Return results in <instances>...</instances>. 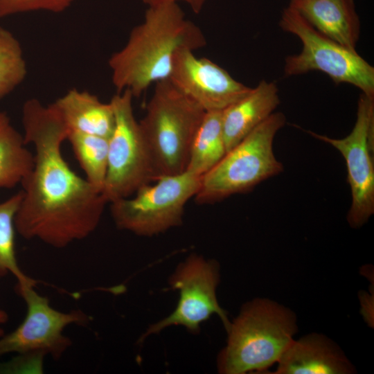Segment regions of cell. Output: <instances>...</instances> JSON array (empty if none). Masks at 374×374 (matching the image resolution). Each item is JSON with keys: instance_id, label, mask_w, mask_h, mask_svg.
<instances>
[{"instance_id": "obj_1", "label": "cell", "mask_w": 374, "mask_h": 374, "mask_svg": "<svg viewBox=\"0 0 374 374\" xmlns=\"http://www.w3.org/2000/svg\"><path fill=\"white\" fill-rule=\"evenodd\" d=\"M21 114L23 136L34 152L33 168L21 183L16 230L25 239L64 248L95 231L108 202L64 158L68 130L52 104L30 98Z\"/></svg>"}, {"instance_id": "obj_2", "label": "cell", "mask_w": 374, "mask_h": 374, "mask_svg": "<svg viewBox=\"0 0 374 374\" xmlns=\"http://www.w3.org/2000/svg\"><path fill=\"white\" fill-rule=\"evenodd\" d=\"M206 44L202 30L186 19L177 3L148 6L143 22L108 60L116 93L128 90L140 97L152 84L169 78L179 51H194Z\"/></svg>"}, {"instance_id": "obj_3", "label": "cell", "mask_w": 374, "mask_h": 374, "mask_svg": "<svg viewBox=\"0 0 374 374\" xmlns=\"http://www.w3.org/2000/svg\"><path fill=\"white\" fill-rule=\"evenodd\" d=\"M297 331L294 312L268 299L245 304L228 329L217 360L224 374L263 373L278 362Z\"/></svg>"}, {"instance_id": "obj_4", "label": "cell", "mask_w": 374, "mask_h": 374, "mask_svg": "<svg viewBox=\"0 0 374 374\" xmlns=\"http://www.w3.org/2000/svg\"><path fill=\"white\" fill-rule=\"evenodd\" d=\"M205 114L169 79L155 83L145 114L139 122L157 179L186 170L193 139Z\"/></svg>"}, {"instance_id": "obj_5", "label": "cell", "mask_w": 374, "mask_h": 374, "mask_svg": "<svg viewBox=\"0 0 374 374\" xmlns=\"http://www.w3.org/2000/svg\"><path fill=\"white\" fill-rule=\"evenodd\" d=\"M282 112H274L256 127L201 178L195 196L199 204L220 201L244 193L280 174L283 166L275 157L273 143L285 125Z\"/></svg>"}, {"instance_id": "obj_6", "label": "cell", "mask_w": 374, "mask_h": 374, "mask_svg": "<svg viewBox=\"0 0 374 374\" xmlns=\"http://www.w3.org/2000/svg\"><path fill=\"white\" fill-rule=\"evenodd\" d=\"M279 26L296 35L303 45L300 53L285 58V76L319 71L336 84H350L362 93L374 96V67L356 51L320 33L290 6L283 10Z\"/></svg>"}, {"instance_id": "obj_7", "label": "cell", "mask_w": 374, "mask_h": 374, "mask_svg": "<svg viewBox=\"0 0 374 374\" xmlns=\"http://www.w3.org/2000/svg\"><path fill=\"white\" fill-rule=\"evenodd\" d=\"M202 177L188 171L159 177L132 196L109 204L116 226L143 236L163 233L181 224L187 202L197 194Z\"/></svg>"}, {"instance_id": "obj_8", "label": "cell", "mask_w": 374, "mask_h": 374, "mask_svg": "<svg viewBox=\"0 0 374 374\" xmlns=\"http://www.w3.org/2000/svg\"><path fill=\"white\" fill-rule=\"evenodd\" d=\"M133 98L125 90L110 100L115 123L108 139L107 170L102 190L108 204L132 196L157 179L148 146L134 116Z\"/></svg>"}, {"instance_id": "obj_9", "label": "cell", "mask_w": 374, "mask_h": 374, "mask_svg": "<svg viewBox=\"0 0 374 374\" xmlns=\"http://www.w3.org/2000/svg\"><path fill=\"white\" fill-rule=\"evenodd\" d=\"M36 282L17 283V293L24 300L27 312L21 324L0 337V356L15 353L21 357L59 359L71 346L64 329L73 323L85 324L90 319L81 310L62 312L53 308L46 297L34 289Z\"/></svg>"}, {"instance_id": "obj_10", "label": "cell", "mask_w": 374, "mask_h": 374, "mask_svg": "<svg viewBox=\"0 0 374 374\" xmlns=\"http://www.w3.org/2000/svg\"><path fill=\"white\" fill-rule=\"evenodd\" d=\"M307 132L333 146L344 157L352 196L347 220L351 227H361L374 213V96L360 94L356 121L346 136L333 139Z\"/></svg>"}, {"instance_id": "obj_11", "label": "cell", "mask_w": 374, "mask_h": 374, "mask_svg": "<svg viewBox=\"0 0 374 374\" xmlns=\"http://www.w3.org/2000/svg\"><path fill=\"white\" fill-rule=\"evenodd\" d=\"M219 271L216 261L197 255H192L181 262L169 281L172 289L179 291L176 309L166 318L150 326L141 340L171 326H181L191 333H198L200 324L213 314L218 315L227 331L231 322L216 296Z\"/></svg>"}, {"instance_id": "obj_12", "label": "cell", "mask_w": 374, "mask_h": 374, "mask_svg": "<svg viewBox=\"0 0 374 374\" xmlns=\"http://www.w3.org/2000/svg\"><path fill=\"white\" fill-rule=\"evenodd\" d=\"M168 79L206 112H222L251 89L216 63L197 57L190 49L176 53Z\"/></svg>"}, {"instance_id": "obj_13", "label": "cell", "mask_w": 374, "mask_h": 374, "mask_svg": "<svg viewBox=\"0 0 374 374\" xmlns=\"http://www.w3.org/2000/svg\"><path fill=\"white\" fill-rule=\"evenodd\" d=\"M276 374H350L355 368L327 337L312 333L293 339L277 362Z\"/></svg>"}, {"instance_id": "obj_14", "label": "cell", "mask_w": 374, "mask_h": 374, "mask_svg": "<svg viewBox=\"0 0 374 374\" xmlns=\"http://www.w3.org/2000/svg\"><path fill=\"white\" fill-rule=\"evenodd\" d=\"M288 6L320 33L356 51L360 20L355 0H290Z\"/></svg>"}, {"instance_id": "obj_15", "label": "cell", "mask_w": 374, "mask_h": 374, "mask_svg": "<svg viewBox=\"0 0 374 374\" xmlns=\"http://www.w3.org/2000/svg\"><path fill=\"white\" fill-rule=\"evenodd\" d=\"M280 104L274 82L260 81L244 97L222 112L226 152L264 122Z\"/></svg>"}, {"instance_id": "obj_16", "label": "cell", "mask_w": 374, "mask_h": 374, "mask_svg": "<svg viewBox=\"0 0 374 374\" xmlns=\"http://www.w3.org/2000/svg\"><path fill=\"white\" fill-rule=\"evenodd\" d=\"M51 104L68 132L109 139L113 132L115 118L112 104L103 103L87 91L71 89Z\"/></svg>"}, {"instance_id": "obj_17", "label": "cell", "mask_w": 374, "mask_h": 374, "mask_svg": "<svg viewBox=\"0 0 374 374\" xmlns=\"http://www.w3.org/2000/svg\"><path fill=\"white\" fill-rule=\"evenodd\" d=\"M10 118L0 111V188L21 184L33 166V154Z\"/></svg>"}, {"instance_id": "obj_18", "label": "cell", "mask_w": 374, "mask_h": 374, "mask_svg": "<svg viewBox=\"0 0 374 374\" xmlns=\"http://www.w3.org/2000/svg\"><path fill=\"white\" fill-rule=\"evenodd\" d=\"M226 153L222 112H206L193 139L186 170L202 177L211 170Z\"/></svg>"}, {"instance_id": "obj_19", "label": "cell", "mask_w": 374, "mask_h": 374, "mask_svg": "<svg viewBox=\"0 0 374 374\" xmlns=\"http://www.w3.org/2000/svg\"><path fill=\"white\" fill-rule=\"evenodd\" d=\"M66 141L86 179L102 192L108 162V139L84 133L68 132Z\"/></svg>"}, {"instance_id": "obj_20", "label": "cell", "mask_w": 374, "mask_h": 374, "mask_svg": "<svg viewBox=\"0 0 374 374\" xmlns=\"http://www.w3.org/2000/svg\"><path fill=\"white\" fill-rule=\"evenodd\" d=\"M22 193L20 190L7 199L0 202V277L10 273L17 283L35 281L20 269L15 252V217Z\"/></svg>"}, {"instance_id": "obj_21", "label": "cell", "mask_w": 374, "mask_h": 374, "mask_svg": "<svg viewBox=\"0 0 374 374\" xmlns=\"http://www.w3.org/2000/svg\"><path fill=\"white\" fill-rule=\"evenodd\" d=\"M26 75L20 42L10 31L0 26V99L20 85Z\"/></svg>"}, {"instance_id": "obj_22", "label": "cell", "mask_w": 374, "mask_h": 374, "mask_svg": "<svg viewBox=\"0 0 374 374\" xmlns=\"http://www.w3.org/2000/svg\"><path fill=\"white\" fill-rule=\"evenodd\" d=\"M76 0H0V17L35 11L59 13Z\"/></svg>"}, {"instance_id": "obj_23", "label": "cell", "mask_w": 374, "mask_h": 374, "mask_svg": "<svg viewBox=\"0 0 374 374\" xmlns=\"http://www.w3.org/2000/svg\"><path fill=\"white\" fill-rule=\"evenodd\" d=\"M145 4L148 6H152L163 2H175L184 1L189 5L192 10L198 14L202 10L206 1L207 0H141Z\"/></svg>"}, {"instance_id": "obj_24", "label": "cell", "mask_w": 374, "mask_h": 374, "mask_svg": "<svg viewBox=\"0 0 374 374\" xmlns=\"http://www.w3.org/2000/svg\"><path fill=\"white\" fill-rule=\"evenodd\" d=\"M8 319V314L3 310H0V326L5 323ZM4 335V331L0 328V337Z\"/></svg>"}]
</instances>
